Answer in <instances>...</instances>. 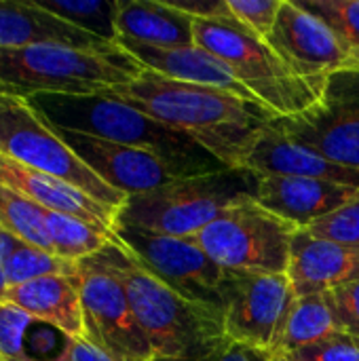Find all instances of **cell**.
Wrapping results in <instances>:
<instances>
[{
  "mask_svg": "<svg viewBox=\"0 0 359 361\" xmlns=\"http://www.w3.org/2000/svg\"><path fill=\"white\" fill-rule=\"evenodd\" d=\"M104 93L188 135L229 169H245L254 146L277 118L260 104L220 89L171 80L152 70Z\"/></svg>",
  "mask_w": 359,
  "mask_h": 361,
  "instance_id": "obj_1",
  "label": "cell"
},
{
  "mask_svg": "<svg viewBox=\"0 0 359 361\" xmlns=\"http://www.w3.org/2000/svg\"><path fill=\"white\" fill-rule=\"evenodd\" d=\"M25 102L55 131L80 133L152 152L180 178L229 169L188 135L104 91L89 95L36 93Z\"/></svg>",
  "mask_w": 359,
  "mask_h": 361,
  "instance_id": "obj_2",
  "label": "cell"
},
{
  "mask_svg": "<svg viewBox=\"0 0 359 361\" xmlns=\"http://www.w3.org/2000/svg\"><path fill=\"white\" fill-rule=\"evenodd\" d=\"M108 258L154 353L152 361H203L226 341L224 317L218 311L171 292L123 245L110 243Z\"/></svg>",
  "mask_w": 359,
  "mask_h": 361,
  "instance_id": "obj_3",
  "label": "cell"
},
{
  "mask_svg": "<svg viewBox=\"0 0 359 361\" xmlns=\"http://www.w3.org/2000/svg\"><path fill=\"white\" fill-rule=\"evenodd\" d=\"M144 70L121 47L112 51L68 44L0 49V91L23 99L36 93H102L135 80Z\"/></svg>",
  "mask_w": 359,
  "mask_h": 361,
  "instance_id": "obj_4",
  "label": "cell"
},
{
  "mask_svg": "<svg viewBox=\"0 0 359 361\" xmlns=\"http://www.w3.org/2000/svg\"><path fill=\"white\" fill-rule=\"evenodd\" d=\"M258 182L260 176L250 169L176 178L150 192L129 197L118 209L116 226L193 239L233 205L256 199Z\"/></svg>",
  "mask_w": 359,
  "mask_h": 361,
  "instance_id": "obj_5",
  "label": "cell"
},
{
  "mask_svg": "<svg viewBox=\"0 0 359 361\" xmlns=\"http://www.w3.org/2000/svg\"><path fill=\"white\" fill-rule=\"evenodd\" d=\"M195 44L224 61L235 78L275 116H294L317 104L326 80L298 76L264 40L243 27L193 17Z\"/></svg>",
  "mask_w": 359,
  "mask_h": 361,
  "instance_id": "obj_6",
  "label": "cell"
},
{
  "mask_svg": "<svg viewBox=\"0 0 359 361\" xmlns=\"http://www.w3.org/2000/svg\"><path fill=\"white\" fill-rule=\"evenodd\" d=\"M298 231L296 224L264 209L256 199H248L226 209L190 241L231 273L281 275L290 269Z\"/></svg>",
  "mask_w": 359,
  "mask_h": 361,
  "instance_id": "obj_7",
  "label": "cell"
},
{
  "mask_svg": "<svg viewBox=\"0 0 359 361\" xmlns=\"http://www.w3.org/2000/svg\"><path fill=\"white\" fill-rule=\"evenodd\" d=\"M0 152L25 167L76 186L114 212L127 201L123 192L102 182L23 97L4 91H0Z\"/></svg>",
  "mask_w": 359,
  "mask_h": 361,
  "instance_id": "obj_8",
  "label": "cell"
},
{
  "mask_svg": "<svg viewBox=\"0 0 359 361\" xmlns=\"http://www.w3.org/2000/svg\"><path fill=\"white\" fill-rule=\"evenodd\" d=\"M116 237L131 258L171 292L224 317L235 273L216 264L195 241L131 226H116Z\"/></svg>",
  "mask_w": 359,
  "mask_h": 361,
  "instance_id": "obj_9",
  "label": "cell"
},
{
  "mask_svg": "<svg viewBox=\"0 0 359 361\" xmlns=\"http://www.w3.org/2000/svg\"><path fill=\"white\" fill-rule=\"evenodd\" d=\"M85 338L114 361H152L154 353L116 277L108 245L78 262Z\"/></svg>",
  "mask_w": 359,
  "mask_h": 361,
  "instance_id": "obj_10",
  "label": "cell"
},
{
  "mask_svg": "<svg viewBox=\"0 0 359 361\" xmlns=\"http://www.w3.org/2000/svg\"><path fill=\"white\" fill-rule=\"evenodd\" d=\"M271 127L332 163L359 169V68L330 74L315 106L277 116Z\"/></svg>",
  "mask_w": 359,
  "mask_h": 361,
  "instance_id": "obj_11",
  "label": "cell"
},
{
  "mask_svg": "<svg viewBox=\"0 0 359 361\" xmlns=\"http://www.w3.org/2000/svg\"><path fill=\"white\" fill-rule=\"evenodd\" d=\"M267 44L303 78L326 80L339 70L359 68L343 40L298 0H284Z\"/></svg>",
  "mask_w": 359,
  "mask_h": 361,
  "instance_id": "obj_12",
  "label": "cell"
},
{
  "mask_svg": "<svg viewBox=\"0 0 359 361\" xmlns=\"http://www.w3.org/2000/svg\"><path fill=\"white\" fill-rule=\"evenodd\" d=\"M296 298L290 275L235 273L224 309V334L233 343L271 351L279 324Z\"/></svg>",
  "mask_w": 359,
  "mask_h": 361,
  "instance_id": "obj_13",
  "label": "cell"
},
{
  "mask_svg": "<svg viewBox=\"0 0 359 361\" xmlns=\"http://www.w3.org/2000/svg\"><path fill=\"white\" fill-rule=\"evenodd\" d=\"M55 133L76 152V157L102 182L123 192L127 199L150 192L180 178L167 163H163L152 152L99 140V137L70 133V131H55Z\"/></svg>",
  "mask_w": 359,
  "mask_h": 361,
  "instance_id": "obj_14",
  "label": "cell"
},
{
  "mask_svg": "<svg viewBox=\"0 0 359 361\" xmlns=\"http://www.w3.org/2000/svg\"><path fill=\"white\" fill-rule=\"evenodd\" d=\"M0 186L25 197L28 201L40 205L42 209L68 214L74 218L85 220L87 224L116 235V216L118 212L102 205L99 201L91 199L76 186L61 182L53 176L25 167L0 152Z\"/></svg>",
  "mask_w": 359,
  "mask_h": 361,
  "instance_id": "obj_15",
  "label": "cell"
},
{
  "mask_svg": "<svg viewBox=\"0 0 359 361\" xmlns=\"http://www.w3.org/2000/svg\"><path fill=\"white\" fill-rule=\"evenodd\" d=\"M359 199V188L326 180L264 176L256 188V201L279 218L307 228L315 220Z\"/></svg>",
  "mask_w": 359,
  "mask_h": 361,
  "instance_id": "obj_16",
  "label": "cell"
},
{
  "mask_svg": "<svg viewBox=\"0 0 359 361\" xmlns=\"http://www.w3.org/2000/svg\"><path fill=\"white\" fill-rule=\"evenodd\" d=\"M296 296L324 294L359 281V245L317 239L305 228L294 235L290 269Z\"/></svg>",
  "mask_w": 359,
  "mask_h": 361,
  "instance_id": "obj_17",
  "label": "cell"
},
{
  "mask_svg": "<svg viewBox=\"0 0 359 361\" xmlns=\"http://www.w3.org/2000/svg\"><path fill=\"white\" fill-rule=\"evenodd\" d=\"M116 44L127 51L133 59H138L146 70H152L165 78L180 80V82H190V85H201V87H212L226 91L231 95H237L245 102L260 104L231 72V68L220 61L216 55L207 53L205 49L193 44V47H182V49H157V47H146L138 44L125 38H118ZM262 106V104H260Z\"/></svg>",
  "mask_w": 359,
  "mask_h": 361,
  "instance_id": "obj_18",
  "label": "cell"
},
{
  "mask_svg": "<svg viewBox=\"0 0 359 361\" xmlns=\"http://www.w3.org/2000/svg\"><path fill=\"white\" fill-rule=\"evenodd\" d=\"M4 302L21 309L34 322L53 326L66 338H85L80 275H49L8 288Z\"/></svg>",
  "mask_w": 359,
  "mask_h": 361,
  "instance_id": "obj_19",
  "label": "cell"
},
{
  "mask_svg": "<svg viewBox=\"0 0 359 361\" xmlns=\"http://www.w3.org/2000/svg\"><path fill=\"white\" fill-rule=\"evenodd\" d=\"M245 169L258 173L260 178H307L359 188V169H349L345 165L332 163L322 154L290 142L273 127H269L254 146L252 154L248 157Z\"/></svg>",
  "mask_w": 359,
  "mask_h": 361,
  "instance_id": "obj_20",
  "label": "cell"
},
{
  "mask_svg": "<svg viewBox=\"0 0 359 361\" xmlns=\"http://www.w3.org/2000/svg\"><path fill=\"white\" fill-rule=\"evenodd\" d=\"M30 44H68L91 51H112L118 47L66 23L42 11L36 2L0 0V49Z\"/></svg>",
  "mask_w": 359,
  "mask_h": 361,
  "instance_id": "obj_21",
  "label": "cell"
},
{
  "mask_svg": "<svg viewBox=\"0 0 359 361\" xmlns=\"http://www.w3.org/2000/svg\"><path fill=\"white\" fill-rule=\"evenodd\" d=\"M116 32L118 38L157 49L195 44L193 17L159 0H118Z\"/></svg>",
  "mask_w": 359,
  "mask_h": 361,
  "instance_id": "obj_22",
  "label": "cell"
},
{
  "mask_svg": "<svg viewBox=\"0 0 359 361\" xmlns=\"http://www.w3.org/2000/svg\"><path fill=\"white\" fill-rule=\"evenodd\" d=\"M339 332L343 330L336 322L328 292L296 296L279 324V330L271 345V353L275 357L292 355Z\"/></svg>",
  "mask_w": 359,
  "mask_h": 361,
  "instance_id": "obj_23",
  "label": "cell"
},
{
  "mask_svg": "<svg viewBox=\"0 0 359 361\" xmlns=\"http://www.w3.org/2000/svg\"><path fill=\"white\" fill-rule=\"evenodd\" d=\"M44 224H47L53 254L70 262H80L85 258H91L110 243L121 245L116 235L104 233L87 224L85 220L68 214L44 209Z\"/></svg>",
  "mask_w": 359,
  "mask_h": 361,
  "instance_id": "obj_24",
  "label": "cell"
},
{
  "mask_svg": "<svg viewBox=\"0 0 359 361\" xmlns=\"http://www.w3.org/2000/svg\"><path fill=\"white\" fill-rule=\"evenodd\" d=\"M42 11L63 19L66 23L116 44L118 0H38Z\"/></svg>",
  "mask_w": 359,
  "mask_h": 361,
  "instance_id": "obj_25",
  "label": "cell"
},
{
  "mask_svg": "<svg viewBox=\"0 0 359 361\" xmlns=\"http://www.w3.org/2000/svg\"><path fill=\"white\" fill-rule=\"evenodd\" d=\"M4 271L8 288H17L49 275H78V262L63 260L53 252H47L11 235L4 256Z\"/></svg>",
  "mask_w": 359,
  "mask_h": 361,
  "instance_id": "obj_26",
  "label": "cell"
},
{
  "mask_svg": "<svg viewBox=\"0 0 359 361\" xmlns=\"http://www.w3.org/2000/svg\"><path fill=\"white\" fill-rule=\"evenodd\" d=\"M0 231L53 252L44 224V209L4 186H0Z\"/></svg>",
  "mask_w": 359,
  "mask_h": 361,
  "instance_id": "obj_27",
  "label": "cell"
},
{
  "mask_svg": "<svg viewBox=\"0 0 359 361\" xmlns=\"http://www.w3.org/2000/svg\"><path fill=\"white\" fill-rule=\"evenodd\" d=\"M300 6L320 17L359 61V0H300Z\"/></svg>",
  "mask_w": 359,
  "mask_h": 361,
  "instance_id": "obj_28",
  "label": "cell"
},
{
  "mask_svg": "<svg viewBox=\"0 0 359 361\" xmlns=\"http://www.w3.org/2000/svg\"><path fill=\"white\" fill-rule=\"evenodd\" d=\"M305 231L317 239L345 243V245H359V199L315 220Z\"/></svg>",
  "mask_w": 359,
  "mask_h": 361,
  "instance_id": "obj_29",
  "label": "cell"
},
{
  "mask_svg": "<svg viewBox=\"0 0 359 361\" xmlns=\"http://www.w3.org/2000/svg\"><path fill=\"white\" fill-rule=\"evenodd\" d=\"M284 0H229L237 21L260 40H269Z\"/></svg>",
  "mask_w": 359,
  "mask_h": 361,
  "instance_id": "obj_30",
  "label": "cell"
},
{
  "mask_svg": "<svg viewBox=\"0 0 359 361\" xmlns=\"http://www.w3.org/2000/svg\"><path fill=\"white\" fill-rule=\"evenodd\" d=\"M284 357L294 361H359V338L347 332H339Z\"/></svg>",
  "mask_w": 359,
  "mask_h": 361,
  "instance_id": "obj_31",
  "label": "cell"
},
{
  "mask_svg": "<svg viewBox=\"0 0 359 361\" xmlns=\"http://www.w3.org/2000/svg\"><path fill=\"white\" fill-rule=\"evenodd\" d=\"M336 322L343 332L359 338V281L328 292Z\"/></svg>",
  "mask_w": 359,
  "mask_h": 361,
  "instance_id": "obj_32",
  "label": "cell"
},
{
  "mask_svg": "<svg viewBox=\"0 0 359 361\" xmlns=\"http://www.w3.org/2000/svg\"><path fill=\"white\" fill-rule=\"evenodd\" d=\"M203 361H277V357L267 349L248 347L241 343L224 341L218 349H214Z\"/></svg>",
  "mask_w": 359,
  "mask_h": 361,
  "instance_id": "obj_33",
  "label": "cell"
},
{
  "mask_svg": "<svg viewBox=\"0 0 359 361\" xmlns=\"http://www.w3.org/2000/svg\"><path fill=\"white\" fill-rule=\"evenodd\" d=\"M59 361H114L87 338H68Z\"/></svg>",
  "mask_w": 359,
  "mask_h": 361,
  "instance_id": "obj_34",
  "label": "cell"
},
{
  "mask_svg": "<svg viewBox=\"0 0 359 361\" xmlns=\"http://www.w3.org/2000/svg\"><path fill=\"white\" fill-rule=\"evenodd\" d=\"M8 233L0 231V302H4V296H6V290H8V283H6V271H4V256H6V250H8Z\"/></svg>",
  "mask_w": 359,
  "mask_h": 361,
  "instance_id": "obj_35",
  "label": "cell"
},
{
  "mask_svg": "<svg viewBox=\"0 0 359 361\" xmlns=\"http://www.w3.org/2000/svg\"><path fill=\"white\" fill-rule=\"evenodd\" d=\"M277 361H294V360H290V357H277Z\"/></svg>",
  "mask_w": 359,
  "mask_h": 361,
  "instance_id": "obj_36",
  "label": "cell"
}]
</instances>
